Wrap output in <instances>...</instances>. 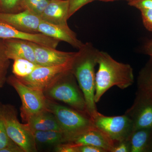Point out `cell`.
I'll return each instance as SVG.
<instances>
[{"instance_id":"cell-22","label":"cell","mask_w":152,"mask_h":152,"mask_svg":"<svg viewBox=\"0 0 152 152\" xmlns=\"http://www.w3.org/2000/svg\"><path fill=\"white\" fill-rule=\"evenodd\" d=\"M50 0H23L22 7L23 10H28L39 16H40Z\"/></svg>"},{"instance_id":"cell-20","label":"cell","mask_w":152,"mask_h":152,"mask_svg":"<svg viewBox=\"0 0 152 152\" xmlns=\"http://www.w3.org/2000/svg\"><path fill=\"white\" fill-rule=\"evenodd\" d=\"M40 65L24 59L14 60L12 72L18 78L25 77L31 73Z\"/></svg>"},{"instance_id":"cell-2","label":"cell","mask_w":152,"mask_h":152,"mask_svg":"<svg viewBox=\"0 0 152 152\" xmlns=\"http://www.w3.org/2000/svg\"><path fill=\"white\" fill-rule=\"evenodd\" d=\"M99 51L91 43L84 44L79 49L71 70L83 94L87 112L91 118L98 112L94 99L95 67Z\"/></svg>"},{"instance_id":"cell-7","label":"cell","mask_w":152,"mask_h":152,"mask_svg":"<svg viewBox=\"0 0 152 152\" xmlns=\"http://www.w3.org/2000/svg\"><path fill=\"white\" fill-rule=\"evenodd\" d=\"M91 118L95 126L102 131L115 143L127 140L133 131L132 121L125 114L107 116L98 111Z\"/></svg>"},{"instance_id":"cell-1","label":"cell","mask_w":152,"mask_h":152,"mask_svg":"<svg viewBox=\"0 0 152 152\" xmlns=\"http://www.w3.org/2000/svg\"><path fill=\"white\" fill-rule=\"evenodd\" d=\"M97 64L99 69L95 79L96 103L112 87L116 86L124 90L134 83L133 69L130 65L117 61L107 53L100 51Z\"/></svg>"},{"instance_id":"cell-28","label":"cell","mask_w":152,"mask_h":152,"mask_svg":"<svg viewBox=\"0 0 152 152\" xmlns=\"http://www.w3.org/2000/svg\"><path fill=\"white\" fill-rule=\"evenodd\" d=\"M129 4L139 10L142 9H152V0H131Z\"/></svg>"},{"instance_id":"cell-16","label":"cell","mask_w":152,"mask_h":152,"mask_svg":"<svg viewBox=\"0 0 152 152\" xmlns=\"http://www.w3.org/2000/svg\"><path fill=\"white\" fill-rule=\"evenodd\" d=\"M71 142L79 146L90 145L98 147L105 152H111L115 144L105 133L95 126Z\"/></svg>"},{"instance_id":"cell-29","label":"cell","mask_w":152,"mask_h":152,"mask_svg":"<svg viewBox=\"0 0 152 152\" xmlns=\"http://www.w3.org/2000/svg\"><path fill=\"white\" fill-rule=\"evenodd\" d=\"M130 145L128 139L115 143L111 152H130Z\"/></svg>"},{"instance_id":"cell-34","label":"cell","mask_w":152,"mask_h":152,"mask_svg":"<svg viewBox=\"0 0 152 152\" xmlns=\"http://www.w3.org/2000/svg\"><path fill=\"white\" fill-rule=\"evenodd\" d=\"M145 52L146 53L152 58V41L148 42L145 46Z\"/></svg>"},{"instance_id":"cell-18","label":"cell","mask_w":152,"mask_h":152,"mask_svg":"<svg viewBox=\"0 0 152 152\" xmlns=\"http://www.w3.org/2000/svg\"><path fill=\"white\" fill-rule=\"evenodd\" d=\"M127 139L130 145V152H152V128L135 130Z\"/></svg>"},{"instance_id":"cell-5","label":"cell","mask_w":152,"mask_h":152,"mask_svg":"<svg viewBox=\"0 0 152 152\" xmlns=\"http://www.w3.org/2000/svg\"><path fill=\"white\" fill-rule=\"evenodd\" d=\"M75 78L71 71L44 93L50 98L63 102L76 110L88 115L83 94L77 86Z\"/></svg>"},{"instance_id":"cell-15","label":"cell","mask_w":152,"mask_h":152,"mask_svg":"<svg viewBox=\"0 0 152 152\" xmlns=\"http://www.w3.org/2000/svg\"><path fill=\"white\" fill-rule=\"evenodd\" d=\"M69 8V0H50L40 17L50 23L67 26Z\"/></svg>"},{"instance_id":"cell-32","label":"cell","mask_w":152,"mask_h":152,"mask_svg":"<svg viewBox=\"0 0 152 152\" xmlns=\"http://www.w3.org/2000/svg\"><path fill=\"white\" fill-rule=\"evenodd\" d=\"M0 152H25L22 148L14 142L0 151Z\"/></svg>"},{"instance_id":"cell-14","label":"cell","mask_w":152,"mask_h":152,"mask_svg":"<svg viewBox=\"0 0 152 152\" xmlns=\"http://www.w3.org/2000/svg\"><path fill=\"white\" fill-rule=\"evenodd\" d=\"M3 40L5 55L7 59L14 61L18 59H24L37 64L34 51L29 41L17 39Z\"/></svg>"},{"instance_id":"cell-31","label":"cell","mask_w":152,"mask_h":152,"mask_svg":"<svg viewBox=\"0 0 152 152\" xmlns=\"http://www.w3.org/2000/svg\"><path fill=\"white\" fill-rule=\"evenodd\" d=\"M78 152H105L104 150L98 147L90 145L80 146Z\"/></svg>"},{"instance_id":"cell-6","label":"cell","mask_w":152,"mask_h":152,"mask_svg":"<svg viewBox=\"0 0 152 152\" xmlns=\"http://www.w3.org/2000/svg\"><path fill=\"white\" fill-rule=\"evenodd\" d=\"M8 81L16 91L21 99V115L25 121L31 116L48 110V99L43 91L28 86L15 76L9 77Z\"/></svg>"},{"instance_id":"cell-17","label":"cell","mask_w":152,"mask_h":152,"mask_svg":"<svg viewBox=\"0 0 152 152\" xmlns=\"http://www.w3.org/2000/svg\"><path fill=\"white\" fill-rule=\"evenodd\" d=\"M26 122L32 132L48 131L62 132L54 115L49 110L44 111L31 116Z\"/></svg>"},{"instance_id":"cell-11","label":"cell","mask_w":152,"mask_h":152,"mask_svg":"<svg viewBox=\"0 0 152 152\" xmlns=\"http://www.w3.org/2000/svg\"><path fill=\"white\" fill-rule=\"evenodd\" d=\"M42 21L40 17L28 10L15 13L0 12V21L24 32L39 33L38 28Z\"/></svg>"},{"instance_id":"cell-30","label":"cell","mask_w":152,"mask_h":152,"mask_svg":"<svg viewBox=\"0 0 152 152\" xmlns=\"http://www.w3.org/2000/svg\"><path fill=\"white\" fill-rule=\"evenodd\" d=\"M9 64V59L0 61V87L3 86L5 81L6 75Z\"/></svg>"},{"instance_id":"cell-4","label":"cell","mask_w":152,"mask_h":152,"mask_svg":"<svg viewBox=\"0 0 152 152\" xmlns=\"http://www.w3.org/2000/svg\"><path fill=\"white\" fill-rule=\"evenodd\" d=\"M1 112L7 134L10 139L25 152L37 151V143L33 132L27 124H21L13 107H1Z\"/></svg>"},{"instance_id":"cell-35","label":"cell","mask_w":152,"mask_h":152,"mask_svg":"<svg viewBox=\"0 0 152 152\" xmlns=\"http://www.w3.org/2000/svg\"><path fill=\"white\" fill-rule=\"evenodd\" d=\"M96 1H102L104 2H110V1H116V0H96ZM126 1H131V0H126Z\"/></svg>"},{"instance_id":"cell-10","label":"cell","mask_w":152,"mask_h":152,"mask_svg":"<svg viewBox=\"0 0 152 152\" xmlns=\"http://www.w3.org/2000/svg\"><path fill=\"white\" fill-rule=\"evenodd\" d=\"M34 51L36 62L43 66L69 64L73 63L77 52H66L29 42Z\"/></svg>"},{"instance_id":"cell-9","label":"cell","mask_w":152,"mask_h":152,"mask_svg":"<svg viewBox=\"0 0 152 152\" xmlns=\"http://www.w3.org/2000/svg\"><path fill=\"white\" fill-rule=\"evenodd\" d=\"M125 114L132 121L133 131L152 128V94L137 89L132 105Z\"/></svg>"},{"instance_id":"cell-25","label":"cell","mask_w":152,"mask_h":152,"mask_svg":"<svg viewBox=\"0 0 152 152\" xmlns=\"http://www.w3.org/2000/svg\"><path fill=\"white\" fill-rule=\"evenodd\" d=\"M96 0H69V18L83 6Z\"/></svg>"},{"instance_id":"cell-3","label":"cell","mask_w":152,"mask_h":152,"mask_svg":"<svg viewBox=\"0 0 152 152\" xmlns=\"http://www.w3.org/2000/svg\"><path fill=\"white\" fill-rule=\"evenodd\" d=\"M48 109L56 117L66 142L73 141L95 126L92 119L88 114L54 103L49 100Z\"/></svg>"},{"instance_id":"cell-12","label":"cell","mask_w":152,"mask_h":152,"mask_svg":"<svg viewBox=\"0 0 152 152\" xmlns=\"http://www.w3.org/2000/svg\"><path fill=\"white\" fill-rule=\"evenodd\" d=\"M0 39H17L56 49L59 41L41 33H29L19 31L7 24L0 21Z\"/></svg>"},{"instance_id":"cell-24","label":"cell","mask_w":152,"mask_h":152,"mask_svg":"<svg viewBox=\"0 0 152 152\" xmlns=\"http://www.w3.org/2000/svg\"><path fill=\"white\" fill-rule=\"evenodd\" d=\"M12 142L7 134L0 107V151Z\"/></svg>"},{"instance_id":"cell-33","label":"cell","mask_w":152,"mask_h":152,"mask_svg":"<svg viewBox=\"0 0 152 152\" xmlns=\"http://www.w3.org/2000/svg\"><path fill=\"white\" fill-rule=\"evenodd\" d=\"M8 59L5 55V48L3 40H0V61Z\"/></svg>"},{"instance_id":"cell-19","label":"cell","mask_w":152,"mask_h":152,"mask_svg":"<svg viewBox=\"0 0 152 152\" xmlns=\"http://www.w3.org/2000/svg\"><path fill=\"white\" fill-rule=\"evenodd\" d=\"M36 143L43 145H56L66 142L62 132L56 131L33 132Z\"/></svg>"},{"instance_id":"cell-36","label":"cell","mask_w":152,"mask_h":152,"mask_svg":"<svg viewBox=\"0 0 152 152\" xmlns=\"http://www.w3.org/2000/svg\"><path fill=\"white\" fill-rule=\"evenodd\" d=\"M0 12H1V8H0Z\"/></svg>"},{"instance_id":"cell-27","label":"cell","mask_w":152,"mask_h":152,"mask_svg":"<svg viewBox=\"0 0 152 152\" xmlns=\"http://www.w3.org/2000/svg\"><path fill=\"white\" fill-rule=\"evenodd\" d=\"M140 11L144 26L147 30L152 31V9H142Z\"/></svg>"},{"instance_id":"cell-21","label":"cell","mask_w":152,"mask_h":152,"mask_svg":"<svg viewBox=\"0 0 152 152\" xmlns=\"http://www.w3.org/2000/svg\"><path fill=\"white\" fill-rule=\"evenodd\" d=\"M138 89L152 94V60L140 73L137 80Z\"/></svg>"},{"instance_id":"cell-26","label":"cell","mask_w":152,"mask_h":152,"mask_svg":"<svg viewBox=\"0 0 152 152\" xmlns=\"http://www.w3.org/2000/svg\"><path fill=\"white\" fill-rule=\"evenodd\" d=\"M79 146L73 142H66L57 145L55 151L58 152H78Z\"/></svg>"},{"instance_id":"cell-23","label":"cell","mask_w":152,"mask_h":152,"mask_svg":"<svg viewBox=\"0 0 152 152\" xmlns=\"http://www.w3.org/2000/svg\"><path fill=\"white\" fill-rule=\"evenodd\" d=\"M22 1L23 0H0L1 12L15 13L23 11Z\"/></svg>"},{"instance_id":"cell-13","label":"cell","mask_w":152,"mask_h":152,"mask_svg":"<svg viewBox=\"0 0 152 152\" xmlns=\"http://www.w3.org/2000/svg\"><path fill=\"white\" fill-rule=\"evenodd\" d=\"M38 31L59 41L66 42L78 50L84 45L78 39L75 33L70 28L68 25L53 24L42 20L39 26Z\"/></svg>"},{"instance_id":"cell-8","label":"cell","mask_w":152,"mask_h":152,"mask_svg":"<svg viewBox=\"0 0 152 152\" xmlns=\"http://www.w3.org/2000/svg\"><path fill=\"white\" fill-rule=\"evenodd\" d=\"M72 64L53 66H40L27 77L18 79L28 86L44 92L71 72Z\"/></svg>"}]
</instances>
